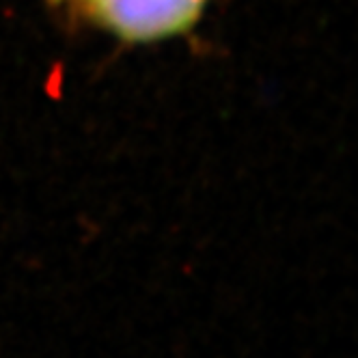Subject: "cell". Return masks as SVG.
Here are the masks:
<instances>
[{
	"label": "cell",
	"instance_id": "1",
	"mask_svg": "<svg viewBox=\"0 0 358 358\" xmlns=\"http://www.w3.org/2000/svg\"><path fill=\"white\" fill-rule=\"evenodd\" d=\"M208 0H87L93 17L123 41L143 43L186 33Z\"/></svg>",
	"mask_w": 358,
	"mask_h": 358
}]
</instances>
